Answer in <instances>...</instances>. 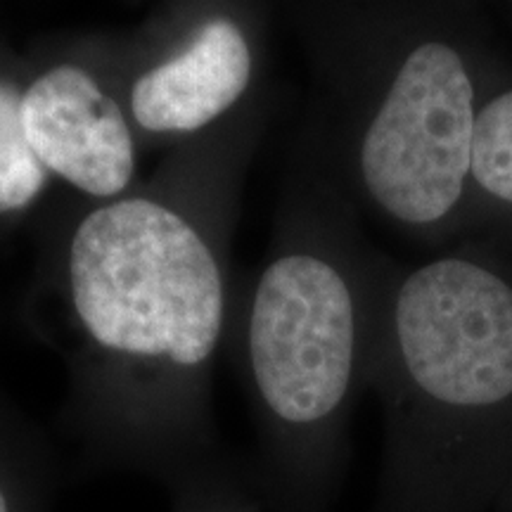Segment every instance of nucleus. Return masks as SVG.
I'll return each instance as SVG.
<instances>
[{
    "label": "nucleus",
    "instance_id": "obj_1",
    "mask_svg": "<svg viewBox=\"0 0 512 512\" xmlns=\"http://www.w3.org/2000/svg\"><path fill=\"white\" fill-rule=\"evenodd\" d=\"M271 114L268 86L164 152L126 195L67 202L48 290L67 361V434L86 467L169 489L223 456L211 375L233 311L242 185Z\"/></svg>",
    "mask_w": 512,
    "mask_h": 512
},
{
    "label": "nucleus",
    "instance_id": "obj_2",
    "mask_svg": "<svg viewBox=\"0 0 512 512\" xmlns=\"http://www.w3.org/2000/svg\"><path fill=\"white\" fill-rule=\"evenodd\" d=\"M389 264L306 105L266 259L228 325L256 430L249 472L266 512L320 510L344 422L370 387Z\"/></svg>",
    "mask_w": 512,
    "mask_h": 512
},
{
    "label": "nucleus",
    "instance_id": "obj_3",
    "mask_svg": "<svg viewBox=\"0 0 512 512\" xmlns=\"http://www.w3.org/2000/svg\"><path fill=\"white\" fill-rule=\"evenodd\" d=\"M278 15L302 41L309 105L366 223L427 249L465 240L479 107L508 72L484 5L306 0Z\"/></svg>",
    "mask_w": 512,
    "mask_h": 512
},
{
    "label": "nucleus",
    "instance_id": "obj_4",
    "mask_svg": "<svg viewBox=\"0 0 512 512\" xmlns=\"http://www.w3.org/2000/svg\"><path fill=\"white\" fill-rule=\"evenodd\" d=\"M273 3H166L131 31L102 34L107 62L140 147L202 138L266 83Z\"/></svg>",
    "mask_w": 512,
    "mask_h": 512
},
{
    "label": "nucleus",
    "instance_id": "obj_5",
    "mask_svg": "<svg viewBox=\"0 0 512 512\" xmlns=\"http://www.w3.org/2000/svg\"><path fill=\"white\" fill-rule=\"evenodd\" d=\"M22 126L50 178L86 202H110L138 181L140 147L100 31L69 34L22 86Z\"/></svg>",
    "mask_w": 512,
    "mask_h": 512
},
{
    "label": "nucleus",
    "instance_id": "obj_6",
    "mask_svg": "<svg viewBox=\"0 0 512 512\" xmlns=\"http://www.w3.org/2000/svg\"><path fill=\"white\" fill-rule=\"evenodd\" d=\"M512 256V74L479 107L470 166V233Z\"/></svg>",
    "mask_w": 512,
    "mask_h": 512
},
{
    "label": "nucleus",
    "instance_id": "obj_7",
    "mask_svg": "<svg viewBox=\"0 0 512 512\" xmlns=\"http://www.w3.org/2000/svg\"><path fill=\"white\" fill-rule=\"evenodd\" d=\"M22 86L0 76V216L27 211L50 183L24 136Z\"/></svg>",
    "mask_w": 512,
    "mask_h": 512
},
{
    "label": "nucleus",
    "instance_id": "obj_8",
    "mask_svg": "<svg viewBox=\"0 0 512 512\" xmlns=\"http://www.w3.org/2000/svg\"><path fill=\"white\" fill-rule=\"evenodd\" d=\"M166 491L171 494V512H266L249 465L235 463L226 453Z\"/></svg>",
    "mask_w": 512,
    "mask_h": 512
},
{
    "label": "nucleus",
    "instance_id": "obj_9",
    "mask_svg": "<svg viewBox=\"0 0 512 512\" xmlns=\"http://www.w3.org/2000/svg\"><path fill=\"white\" fill-rule=\"evenodd\" d=\"M0 512H17V501L12 496L10 486L0 482Z\"/></svg>",
    "mask_w": 512,
    "mask_h": 512
},
{
    "label": "nucleus",
    "instance_id": "obj_10",
    "mask_svg": "<svg viewBox=\"0 0 512 512\" xmlns=\"http://www.w3.org/2000/svg\"><path fill=\"white\" fill-rule=\"evenodd\" d=\"M510 10H512V5H510Z\"/></svg>",
    "mask_w": 512,
    "mask_h": 512
}]
</instances>
